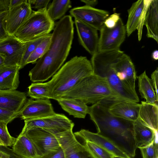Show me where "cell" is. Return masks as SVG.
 <instances>
[{
	"mask_svg": "<svg viewBox=\"0 0 158 158\" xmlns=\"http://www.w3.org/2000/svg\"><path fill=\"white\" fill-rule=\"evenodd\" d=\"M55 25L47 50L29 72L30 80L33 82H43L52 77L60 69L70 51L74 34L72 17L63 16Z\"/></svg>",
	"mask_w": 158,
	"mask_h": 158,
	"instance_id": "1",
	"label": "cell"
},
{
	"mask_svg": "<svg viewBox=\"0 0 158 158\" xmlns=\"http://www.w3.org/2000/svg\"><path fill=\"white\" fill-rule=\"evenodd\" d=\"M110 101H100L89 107L91 119L95 124L97 133L104 137L127 155L133 152L136 148L133 122L112 114L108 110Z\"/></svg>",
	"mask_w": 158,
	"mask_h": 158,
	"instance_id": "2",
	"label": "cell"
},
{
	"mask_svg": "<svg viewBox=\"0 0 158 158\" xmlns=\"http://www.w3.org/2000/svg\"><path fill=\"white\" fill-rule=\"evenodd\" d=\"M93 74L91 62L86 56H74L49 81L52 89L51 99L57 100L80 80Z\"/></svg>",
	"mask_w": 158,
	"mask_h": 158,
	"instance_id": "3",
	"label": "cell"
},
{
	"mask_svg": "<svg viewBox=\"0 0 158 158\" xmlns=\"http://www.w3.org/2000/svg\"><path fill=\"white\" fill-rule=\"evenodd\" d=\"M59 98L75 99L86 104L100 101L126 100L112 90L106 79L93 74L80 80Z\"/></svg>",
	"mask_w": 158,
	"mask_h": 158,
	"instance_id": "4",
	"label": "cell"
},
{
	"mask_svg": "<svg viewBox=\"0 0 158 158\" xmlns=\"http://www.w3.org/2000/svg\"><path fill=\"white\" fill-rule=\"evenodd\" d=\"M124 53L120 49L99 52L92 55L91 60L93 74L106 79L112 90L123 99L138 102L136 93L126 86L117 77L113 65Z\"/></svg>",
	"mask_w": 158,
	"mask_h": 158,
	"instance_id": "5",
	"label": "cell"
},
{
	"mask_svg": "<svg viewBox=\"0 0 158 158\" xmlns=\"http://www.w3.org/2000/svg\"><path fill=\"white\" fill-rule=\"evenodd\" d=\"M54 22L49 17L47 8L32 12L13 35L23 43L46 35L53 30Z\"/></svg>",
	"mask_w": 158,
	"mask_h": 158,
	"instance_id": "6",
	"label": "cell"
},
{
	"mask_svg": "<svg viewBox=\"0 0 158 158\" xmlns=\"http://www.w3.org/2000/svg\"><path fill=\"white\" fill-rule=\"evenodd\" d=\"M24 125L20 134H25L28 131L39 128L56 135L73 130V123L63 114L55 113L53 115L42 118L24 120Z\"/></svg>",
	"mask_w": 158,
	"mask_h": 158,
	"instance_id": "7",
	"label": "cell"
},
{
	"mask_svg": "<svg viewBox=\"0 0 158 158\" xmlns=\"http://www.w3.org/2000/svg\"><path fill=\"white\" fill-rule=\"evenodd\" d=\"M100 31L97 52H102L120 49L127 33L125 25L121 18L114 27L109 28L104 24Z\"/></svg>",
	"mask_w": 158,
	"mask_h": 158,
	"instance_id": "8",
	"label": "cell"
},
{
	"mask_svg": "<svg viewBox=\"0 0 158 158\" xmlns=\"http://www.w3.org/2000/svg\"><path fill=\"white\" fill-rule=\"evenodd\" d=\"M55 135L64 158H94L87 148L78 140L73 130Z\"/></svg>",
	"mask_w": 158,
	"mask_h": 158,
	"instance_id": "9",
	"label": "cell"
},
{
	"mask_svg": "<svg viewBox=\"0 0 158 158\" xmlns=\"http://www.w3.org/2000/svg\"><path fill=\"white\" fill-rule=\"evenodd\" d=\"M32 12L27 0L9 8L2 19L3 27L9 35H13Z\"/></svg>",
	"mask_w": 158,
	"mask_h": 158,
	"instance_id": "10",
	"label": "cell"
},
{
	"mask_svg": "<svg viewBox=\"0 0 158 158\" xmlns=\"http://www.w3.org/2000/svg\"><path fill=\"white\" fill-rule=\"evenodd\" d=\"M26 48V43L21 42L13 35L0 40V54L4 58V64L19 67Z\"/></svg>",
	"mask_w": 158,
	"mask_h": 158,
	"instance_id": "11",
	"label": "cell"
},
{
	"mask_svg": "<svg viewBox=\"0 0 158 158\" xmlns=\"http://www.w3.org/2000/svg\"><path fill=\"white\" fill-rule=\"evenodd\" d=\"M24 135L32 142L40 157L56 151L60 147L55 135L43 129L34 128Z\"/></svg>",
	"mask_w": 158,
	"mask_h": 158,
	"instance_id": "12",
	"label": "cell"
},
{
	"mask_svg": "<svg viewBox=\"0 0 158 158\" xmlns=\"http://www.w3.org/2000/svg\"><path fill=\"white\" fill-rule=\"evenodd\" d=\"M74 19L86 24L100 31L106 18L109 16L107 11L85 5L77 7L69 11Z\"/></svg>",
	"mask_w": 158,
	"mask_h": 158,
	"instance_id": "13",
	"label": "cell"
},
{
	"mask_svg": "<svg viewBox=\"0 0 158 158\" xmlns=\"http://www.w3.org/2000/svg\"><path fill=\"white\" fill-rule=\"evenodd\" d=\"M113 68L117 77L126 86L135 93L137 76L135 66L130 57L124 53L114 63Z\"/></svg>",
	"mask_w": 158,
	"mask_h": 158,
	"instance_id": "14",
	"label": "cell"
},
{
	"mask_svg": "<svg viewBox=\"0 0 158 158\" xmlns=\"http://www.w3.org/2000/svg\"><path fill=\"white\" fill-rule=\"evenodd\" d=\"M56 113L49 99H27L19 117L24 120L50 116Z\"/></svg>",
	"mask_w": 158,
	"mask_h": 158,
	"instance_id": "15",
	"label": "cell"
},
{
	"mask_svg": "<svg viewBox=\"0 0 158 158\" xmlns=\"http://www.w3.org/2000/svg\"><path fill=\"white\" fill-rule=\"evenodd\" d=\"M80 42L92 55L98 51L99 38L98 30L94 27L74 19Z\"/></svg>",
	"mask_w": 158,
	"mask_h": 158,
	"instance_id": "16",
	"label": "cell"
},
{
	"mask_svg": "<svg viewBox=\"0 0 158 158\" xmlns=\"http://www.w3.org/2000/svg\"><path fill=\"white\" fill-rule=\"evenodd\" d=\"M140 104L128 100L110 101L108 110L114 116L132 122L136 120Z\"/></svg>",
	"mask_w": 158,
	"mask_h": 158,
	"instance_id": "17",
	"label": "cell"
},
{
	"mask_svg": "<svg viewBox=\"0 0 158 158\" xmlns=\"http://www.w3.org/2000/svg\"><path fill=\"white\" fill-rule=\"evenodd\" d=\"M27 99L24 92L16 90H0V108L20 113Z\"/></svg>",
	"mask_w": 158,
	"mask_h": 158,
	"instance_id": "18",
	"label": "cell"
},
{
	"mask_svg": "<svg viewBox=\"0 0 158 158\" xmlns=\"http://www.w3.org/2000/svg\"><path fill=\"white\" fill-rule=\"evenodd\" d=\"M76 138H80L82 141L93 142L110 153L114 156L128 158L127 155L119 149L104 137L98 133H94L88 130L82 129L74 133Z\"/></svg>",
	"mask_w": 158,
	"mask_h": 158,
	"instance_id": "19",
	"label": "cell"
},
{
	"mask_svg": "<svg viewBox=\"0 0 158 158\" xmlns=\"http://www.w3.org/2000/svg\"><path fill=\"white\" fill-rule=\"evenodd\" d=\"M20 68L5 64L0 66V90H15L18 87Z\"/></svg>",
	"mask_w": 158,
	"mask_h": 158,
	"instance_id": "20",
	"label": "cell"
},
{
	"mask_svg": "<svg viewBox=\"0 0 158 158\" xmlns=\"http://www.w3.org/2000/svg\"><path fill=\"white\" fill-rule=\"evenodd\" d=\"M138 119L143 124L158 131V107L157 104H150L142 101Z\"/></svg>",
	"mask_w": 158,
	"mask_h": 158,
	"instance_id": "21",
	"label": "cell"
},
{
	"mask_svg": "<svg viewBox=\"0 0 158 158\" xmlns=\"http://www.w3.org/2000/svg\"><path fill=\"white\" fill-rule=\"evenodd\" d=\"M12 150L21 158H38L40 157L31 141L25 135L20 134L16 138Z\"/></svg>",
	"mask_w": 158,
	"mask_h": 158,
	"instance_id": "22",
	"label": "cell"
},
{
	"mask_svg": "<svg viewBox=\"0 0 158 158\" xmlns=\"http://www.w3.org/2000/svg\"><path fill=\"white\" fill-rule=\"evenodd\" d=\"M144 25L147 28L146 36L158 42V1L152 0L148 7Z\"/></svg>",
	"mask_w": 158,
	"mask_h": 158,
	"instance_id": "23",
	"label": "cell"
},
{
	"mask_svg": "<svg viewBox=\"0 0 158 158\" xmlns=\"http://www.w3.org/2000/svg\"><path fill=\"white\" fill-rule=\"evenodd\" d=\"M133 129L136 148L151 143L158 132V131H156L143 124L138 119L133 122Z\"/></svg>",
	"mask_w": 158,
	"mask_h": 158,
	"instance_id": "24",
	"label": "cell"
},
{
	"mask_svg": "<svg viewBox=\"0 0 158 158\" xmlns=\"http://www.w3.org/2000/svg\"><path fill=\"white\" fill-rule=\"evenodd\" d=\"M56 101L64 110L74 118H84L89 113V107L81 101L65 98Z\"/></svg>",
	"mask_w": 158,
	"mask_h": 158,
	"instance_id": "25",
	"label": "cell"
},
{
	"mask_svg": "<svg viewBox=\"0 0 158 158\" xmlns=\"http://www.w3.org/2000/svg\"><path fill=\"white\" fill-rule=\"evenodd\" d=\"M137 78L139 91L141 98H144L147 103L152 104L156 103V94L152 81L147 75L146 71Z\"/></svg>",
	"mask_w": 158,
	"mask_h": 158,
	"instance_id": "26",
	"label": "cell"
},
{
	"mask_svg": "<svg viewBox=\"0 0 158 158\" xmlns=\"http://www.w3.org/2000/svg\"><path fill=\"white\" fill-rule=\"evenodd\" d=\"M144 7V0H139L133 3L128 10V17L125 26L127 36L136 29Z\"/></svg>",
	"mask_w": 158,
	"mask_h": 158,
	"instance_id": "27",
	"label": "cell"
},
{
	"mask_svg": "<svg viewBox=\"0 0 158 158\" xmlns=\"http://www.w3.org/2000/svg\"><path fill=\"white\" fill-rule=\"evenodd\" d=\"M28 88L27 95L32 98L35 100L51 99L52 89L49 81L45 83L33 82Z\"/></svg>",
	"mask_w": 158,
	"mask_h": 158,
	"instance_id": "28",
	"label": "cell"
},
{
	"mask_svg": "<svg viewBox=\"0 0 158 158\" xmlns=\"http://www.w3.org/2000/svg\"><path fill=\"white\" fill-rule=\"evenodd\" d=\"M71 7V2L69 0H53L49 5L47 11L49 17L54 22L62 18Z\"/></svg>",
	"mask_w": 158,
	"mask_h": 158,
	"instance_id": "29",
	"label": "cell"
},
{
	"mask_svg": "<svg viewBox=\"0 0 158 158\" xmlns=\"http://www.w3.org/2000/svg\"><path fill=\"white\" fill-rule=\"evenodd\" d=\"M52 34L47 35L45 38L37 46L28 58L26 64L29 63H36L47 50L50 42Z\"/></svg>",
	"mask_w": 158,
	"mask_h": 158,
	"instance_id": "30",
	"label": "cell"
},
{
	"mask_svg": "<svg viewBox=\"0 0 158 158\" xmlns=\"http://www.w3.org/2000/svg\"><path fill=\"white\" fill-rule=\"evenodd\" d=\"M81 143L87 148L94 158H112L114 156L105 149L91 142L83 141Z\"/></svg>",
	"mask_w": 158,
	"mask_h": 158,
	"instance_id": "31",
	"label": "cell"
},
{
	"mask_svg": "<svg viewBox=\"0 0 158 158\" xmlns=\"http://www.w3.org/2000/svg\"><path fill=\"white\" fill-rule=\"evenodd\" d=\"M139 148L143 158H158V132L151 143Z\"/></svg>",
	"mask_w": 158,
	"mask_h": 158,
	"instance_id": "32",
	"label": "cell"
},
{
	"mask_svg": "<svg viewBox=\"0 0 158 158\" xmlns=\"http://www.w3.org/2000/svg\"><path fill=\"white\" fill-rule=\"evenodd\" d=\"M46 36L37 38L26 43V48L19 66L20 69L23 68L26 65V61Z\"/></svg>",
	"mask_w": 158,
	"mask_h": 158,
	"instance_id": "33",
	"label": "cell"
},
{
	"mask_svg": "<svg viewBox=\"0 0 158 158\" xmlns=\"http://www.w3.org/2000/svg\"><path fill=\"white\" fill-rule=\"evenodd\" d=\"M8 123L0 121V140L4 146L7 147L12 146L16 139L12 136L9 132L7 127Z\"/></svg>",
	"mask_w": 158,
	"mask_h": 158,
	"instance_id": "34",
	"label": "cell"
},
{
	"mask_svg": "<svg viewBox=\"0 0 158 158\" xmlns=\"http://www.w3.org/2000/svg\"><path fill=\"white\" fill-rule=\"evenodd\" d=\"M152 0H144V7L140 16L136 29L138 31V40L140 41L142 38V30L147 11Z\"/></svg>",
	"mask_w": 158,
	"mask_h": 158,
	"instance_id": "35",
	"label": "cell"
},
{
	"mask_svg": "<svg viewBox=\"0 0 158 158\" xmlns=\"http://www.w3.org/2000/svg\"><path fill=\"white\" fill-rule=\"evenodd\" d=\"M19 115L20 113H15L0 108V121L9 123L19 117Z\"/></svg>",
	"mask_w": 158,
	"mask_h": 158,
	"instance_id": "36",
	"label": "cell"
},
{
	"mask_svg": "<svg viewBox=\"0 0 158 158\" xmlns=\"http://www.w3.org/2000/svg\"><path fill=\"white\" fill-rule=\"evenodd\" d=\"M120 14L114 13L109 15L105 21L104 24L108 28H112L116 25L120 19Z\"/></svg>",
	"mask_w": 158,
	"mask_h": 158,
	"instance_id": "37",
	"label": "cell"
},
{
	"mask_svg": "<svg viewBox=\"0 0 158 158\" xmlns=\"http://www.w3.org/2000/svg\"><path fill=\"white\" fill-rule=\"evenodd\" d=\"M30 4L31 8L37 10L47 8L50 0H27Z\"/></svg>",
	"mask_w": 158,
	"mask_h": 158,
	"instance_id": "38",
	"label": "cell"
},
{
	"mask_svg": "<svg viewBox=\"0 0 158 158\" xmlns=\"http://www.w3.org/2000/svg\"><path fill=\"white\" fill-rule=\"evenodd\" d=\"M156 96V101L158 100V69H156L151 74V79Z\"/></svg>",
	"mask_w": 158,
	"mask_h": 158,
	"instance_id": "39",
	"label": "cell"
},
{
	"mask_svg": "<svg viewBox=\"0 0 158 158\" xmlns=\"http://www.w3.org/2000/svg\"><path fill=\"white\" fill-rule=\"evenodd\" d=\"M38 158H64L63 151L60 147L57 151L51 152Z\"/></svg>",
	"mask_w": 158,
	"mask_h": 158,
	"instance_id": "40",
	"label": "cell"
},
{
	"mask_svg": "<svg viewBox=\"0 0 158 158\" xmlns=\"http://www.w3.org/2000/svg\"><path fill=\"white\" fill-rule=\"evenodd\" d=\"M10 0H0V13L7 12L10 8Z\"/></svg>",
	"mask_w": 158,
	"mask_h": 158,
	"instance_id": "41",
	"label": "cell"
},
{
	"mask_svg": "<svg viewBox=\"0 0 158 158\" xmlns=\"http://www.w3.org/2000/svg\"><path fill=\"white\" fill-rule=\"evenodd\" d=\"M3 18L0 19V41L7 37L9 35L6 32L3 27L2 22Z\"/></svg>",
	"mask_w": 158,
	"mask_h": 158,
	"instance_id": "42",
	"label": "cell"
},
{
	"mask_svg": "<svg viewBox=\"0 0 158 158\" xmlns=\"http://www.w3.org/2000/svg\"><path fill=\"white\" fill-rule=\"evenodd\" d=\"M80 1L85 4V5L93 7L97 4L98 1L96 0H81Z\"/></svg>",
	"mask_w": 158,
	"mask_h": 158,
	"instance_id": "43",
	"label": "cell"
},
{
	"mask_svg": "<svg viewBox=\"0 0 158 158\" xmlns=\"http://www.w3.org/2000/svg\"><path fill=\"white\" fill-rule=\"evenodd\" d=\"M26 0H10L9 8L17 6L25 2Z\"/></svg>",
	"mask_w": 158,
	"mask_h": 158,
	"instance_id": "44",
	"label": "cell"
},
{
	"mask_svg": "<svg viewBox=\"0 0 158 158\" xmlns=\"http://www.w3.org/2000/svg\"><path fill=\"white\" fill-rule=\"evenodd\" d=\"M152 57L155 60H157L158 59V51L157 50L153 52L152 54Z\"/></svg>",
	"mask_w": 158,
	"mask_h": 158,
	"instance_id": "45",
	"label": "cell"
},
{
	"mask_svg": "<svg viewBox=\"0 0 158 158\" xmlns=\"http://www.w3.org/2000/svg\"><path fill=\"white\" fill-rule=\"evenodd\" d=\"M0 158H10L8 154L0 150Z\"/></svg>",
	"mask_w": 158,
	"mask_h": 158,
	"instance_id": "46",
	"label": "cell"
},
{
	"mask_svg": "<svg viewBox=\"0 0 158 158\" xmlns=\"http://www.w3.org/2000/svg\"><path fill=\"white\" fill-rule=\"evenodd\" d=\"M4 57L0 54V66L4 64Z\"/></svg>",
	"mask_w": 158,
	"mask_h": 158,
	"instance_id": "47",
	"label": "cell"
},
{
	"mask_svg": "<svg viewBox=\"0 0 158 158\" xmlns=\"http://www.w3.org/2000/svg\"><path fill=\"white\" fill-rule=\"evenodd\" d=\"M6 12H7L0 13V19H2L4 17Z\"/></svg>",
	"mask_w": 158,
	"mask_h": 158,
	"instance_id": "48",
	"label": "cell"
},
{
	"mask_svg": "<svg viewBox=\"0 0 158 158\" xmlns=\"http://www.w3.org/2000/svg\"><path fill=\"white\" fill-rule=\"evenodd\" d=\"M112 158H124L119 156H113L112 157ZM128 158H131L130 157Z\"/></svg>",
	"mask_w": 158,
	"mask_h": 158,
	"instance_id": "49",
	"label": "cell"
},
{
	"mask_svg": "<svg viewBox=\"0 0 158 158\" xmlns=\"http://www.w3.org/2000/svg\"><path fill=\"white\" fill-rule=\"evenodd\" d=\"M0 145L4 146L3 144L1 141L0 140Z\"/></svg>",
	"mask_w": 158,
	"mask_h": 158,
	"instance_id": "50",
	"label": "cell"
}]
</instances>
